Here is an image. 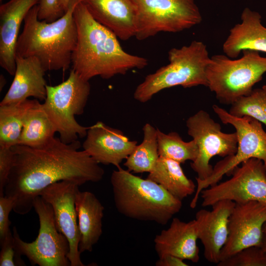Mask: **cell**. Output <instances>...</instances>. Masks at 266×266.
Masks as SVG:
<instances>
[{
    "label": "cell",
    "mask_w": 266,
    "mask_h": 266,
    "mask_svg": "<svg viewBox=\"0 0 266 266\" xmlns=\"http://www.w3.org/2000/svg\"><path fill=\"white\" fill-rule=\"evenodd\" d=\"M235 202L224 200L217 201L211 210L204 209L196 212L197 235L203 246V256L209 262L217 265L222 249L229 234V218Z\"/></svg>",
    "instance_id": "obj_15"
},
{
    "label": "cell",
    "mask_w": 266,
    "mask_h": 266,
    "mask_svg": "<svg viewBox=\"0 0 266 266\" xmlns=\"http://www.w3.org/2000/svg\"><path fill=\"white\" fill-rule=\"evenodd\" d=\"M79 186L75 182L64 180L49 185L39 194L52 207L57 228L68 240L70 266H85L78 248L80 236L75 203Z\"/></svg>",
    "instance_id": "obj_13"
},
{
    "label": "cell",
    "mask_w": 266,
    "mask_h": 266,
    "mask_svg": "<svg viewBox=\"0 0 266 266\" xmlns=\"http://www.w3.org/2000/svg\"><path fill=\"white\" fill-rule=\"evenodd\" d=\"M137 145L136 141L131 140L121 130L98 121L89 127L82 147L99 164L118 168Z\"/></svg>",
    "instance_id": "obj_16"
},
{
    "label": "cell",
    "mask_w": 266,
    "mask_h": 266,
    "mask_svg": "<svg viewBox=\"0 0 266 266\" xmlns=\"http://www.w3.org/2000/svg\"><path fill=\"white\" fill-rule=\"evenodd\" d=\"M142 130V142L136 146L124 164L128 170L134 173L150 172L154 168L160 157L157 129L150 124L146 123Z\"/></svg>",
    "instance_id": "obj_26"
},
{
    "label": "cell",
    "mask_w": 266,
    "mask_h": 266,
    "mask_svg": "<svg viewBox=\"0 0 266 266\" xmlns=\"http://www.w3.org/2000/svg\"><path fill=\"white\" fill-rule=\"evenodd\" d=\"M260 246L266 250V232H263L262 241Z\"/></svg>",
    "instance_id": "obj_36"
},
{
    "label": "cell",
    "mask_w": 266,
    "mask_h": 266,
    "mask_svg": "<svg viewBox=\"0 0 266 266\" xmlns=\"http://www.w3.org/2000/svg\"><path fill=\"white\" fill-rule=\"evenodd\" d=\"M169 63L147 75L135 89L134 99L145 103L165 89L181 86H208L206 68L211 58L205 44L194 40L189 45L172 48L168 52Z\"/></svg>",
    "instance_id": "obj_5"
},
{
    "label": "cell",
    "mask_w": 266,
    "mask_h": 266,
    "mask_svg": "<svg viewBox=\"0 0 266 266\" xmlns=\"http://www.w3.org/2000/svg\"><path fill=\"white\" fill-rule=\"evenodd\" d=\"M181 164L160 157L147 178L162 186L175 198L182 200L196 192V186L184 173Z\"/></svg>",
    "instance_id": "obj_23"
},
{
    "label": "cell",
    "mask_w": 266,
    "mask_h": 266,
    "mask_svg": "<svg viewBox=\"0 0 266 266\" xmlns=\"http://www.w3.org/2000/svg\"><path fill=\"white\" fill-rule=\"evenodd\" d=\"M156 266H188L184 260L176 256L166 254L159 257L155 263Z\"/></svg>",
    "instance_id": "obj_34"
},
{
    "label": "cell",
    "mask_w": 266,
    "mask_h": 266,
    "mask_svg": "<svg viewBox=\"0 0 266 266\" xmlns=\"http://www.w3.org/2000/svg\"><path fill=\"white\" fill-rule=\"evenodd\" d=\"M229 113L236 117L249 116L266 126V91L254 89L251 93L237 99L231 104Z\"/></svg>",
    "instance_id": "obj_28"
},
{
    "label": "cell",
    "mask_w": 266,
    "mask_h": 266,
    "mask_svg": "<svg viewBox=\"0 0 266 266\" xmlns=\"http://www.w3.org/2000/svg\"><path fill=\"white\" fill-rule=\"evenodd\" d=\"M77 3L71 0L63 16L52 22L38 19V4L32 8L17 41L16 56L35 57L46 71L67 70L77 40L73 16Z\"/></svg>",
    "instance_id": "obj_3"
},
{
    "label": "cell",
    "mask_w": 266,
    "mask_h": 266,
    "mask_svg": "<svg viewBox=\"0 0 266 266\" xmlns=\"http://www.w3.org/2000/svg\"><path fill=\"white\" fill-rule=\"evenodd\" d=\"M159 157L175 161L180 164L197 158L199 150L196 142L192 140L185 142L176 132L165 133L157 129Z\"/></svg>",
    "instance_id": "obj_27"
},
{
    "label": "cell",
    "mask_w": 266,
    "mask_h": 266,
    "mask_svg": "<svg viewBox=\"0 0 266 266\" xmlns=\"http://www.w3.org/2000/svg\"><path fill=\"white\" fill-rule=\"evenodd\" d=\"M40 0H10L0 6V65L10 75L16 70V45L22 22Z\"/></svg>",
    "instance_id": "obj_17"
},
{
    "label": "cell",
    "mask_w": 266,
    "mask_h": 266,
    "mask_svg": "<svg viewBox=\"0 0 266 266\" xmlns=\"http://www.w3.org/2000/svg\"><path fill=\"white\" fill-rule=\"evenodd\" d=\"M266 221V203H235L229 218V234L221 251L220 262L245 248L260 246Z\"/></svg>",
    "instance_id": "obj_14"
},
{
    "label": "cell",
    "mask_w": 266,
    "mask_h": 266,
    "mask_svg": "<svg viewBox=\"0 0 266 266\" xmlns=\"http://www.w3.org/2000/svg\"><path fill=\"white\" fill-rule=\"evenodd\" d=\"M70 0H58V4L61 9L65 13L68 8Z\"/></svg>",
    "instance_id": "obj_35"
},
{
    "label": "cell",
    "mask_w": 266,
    "mask_h": 266,
    "mask_svg": "<svg viewBox=\"0 0 266 266\" xmlns=\"http://www.w3.org/2000/svg\"><path fill=\"white\" fill-rule=\"evenodd\" d=\"M36 100L0 105V146L12 147L18 144L25 116Z\"/></svg>",
    "instance_id": "obj_25"
},
{
    "label": "cell",
    "mask_w": 266,
    "mask_h": 266,
    "mask_svg": "<svg viewBox=\"0 0 266 266\" xmlns=\"http://www.w3.org/2000/svg\"><path fill=\"white\" fill-rule=\"evenodd\" d=\"M110 182L115 207L126 217L165 225L182 208V200L160 184L121 167L112 171Z\"/></svg>",
    "instance_id": "obj_4"
},
{
    "label": "cell",
    "mask_w": 266,
    "mask_h": 266,
    "mask_svg": "<svg viewBox=\"0 0 266 266\" xmlns=\"http://www.w3.org/2000/svg\"><path fill=\"white\" fill-rule=\"evenodd\" d=\"M38 7L37 16L39 20L52 22L65 14L59 6L58 0H40Z\"/></svg>",
    "instance_id": "obj_32"
},
{
    "label": "cell",
    "mask_w": 266,
    "mask_h": 266,
    "mask_svg": "<svg viewBox=\"0 0 266 266\" xmlns=\"http://www.w3.org/2000/svg\"><path fill=\"white\" fill-rule=\"evenodd\" d=\"M56 132L42 103L36 100L25 116L18 145L32 147L42 146L55 136Z\"/></svg>",
    "instance_id": "obj_24"
},
{
    "label": "cell",
    "mask_w": 266,
    "mask_h": 266,
    "mask_svg": "<svg viewBox=\"0 0 266 266\" xmlns=\"http://www.w3.org/2000/svg\"><path fill=\"white\" fill-rule=\"evenodd\" d=\"M14 200L13 198L0 197V240L11 231V222L9 219L10 212L13 209Z\"/></svg>",
    "instance_id": "obj_33"
},
{
    "label": "cell",
    "mask_w": 266,
    "mask_h": 266,
    "mask_svg": "<svg viewBox=\"0 0 266 266\" xmlns=\"http://www.w3.org/2000/svg\"><path fill=\"white\" fill-rule=\"evenodd\" d=\"M2 0H0V2H1V1H2Z\"/></svg>",
    "instance_id": "obj_40"
},
{
    "label": "cell",
    "mask_w": 266,
    "mask_h": 266,
    "mask_svg": "<svg viewBox=\"0 0 266 266\" xmlns=\"http://www.w3.org/2000/svg\"><path fill=\"white\" fill-rule=\"evenodd\" d=\"M80 147L78 140L66 143L55 136L38 147H12L14 163L4 196L14 199V211L20 215L29 213L35 197L54 183L68 180L80 186L101 181L103 169Z\"/></svg>",
    "instance_id": "obj_1"
},
{
    "label": "cell",
    "mask_w": 266,
    "mask_h": 266,
    "mask_svg": "<svg viewBox=\"0 0 266 266\" xmlns=\"http://www.w3.org/2000/svg\"><path fill=\"white\" fill-rule=\"evenodd\" d=\"M91 87L73 69L66 80L56 86H46L43 107L59 133L60 139L70 143L86 137L89 127L79 124L75 118L84 112Z\"/></svg>",
    "instance_id": "obj_7"
},
{
    "label": "cell",
    "mask_w": 266,
    "mask_h": 266,
    "mask_svg": "<svg viewBox=\"0 0 266 266\" xmlns=\"http://www.w3.org/2000/svg\"><path fill=\"white\" fill-rule=\"evenodd\" d=\"M12 147L0 146V197L4 196V188L14 163Z\"/></svg>",
    "instance_id": "obj_31"
},
{
    "label": "cell",
    "mask_w": 266,
    "mask_h": 266,
    "mask_svg": "<svg viewBox=\"0 0 266 266\" xmlns=\"http://www.w3.org/2000/svg\"><path fill=\"white\" fill-rule=\"evenodd\" d=\"M6 83V81L4 76L2 74H1L0 76V91H1V90L3 89Z\"/></svg>",
    "instance_id": "obj_37"
},
{
    "label": "cell",
    "mask_w": 266,
    "mask_h": 266,
    "mask_svg": "<svg viewBox=\"0 0 266 266\" xmlns=\"http://www.w3.org/2000/svg\"><path fill=\"white\" fill-rule=\"evenodd\" d=\"M72 0L83 3L97 22L121 40L135 36L137 10L133 0Z\"/></svg>",
    "instance_id": "obj_18"
},
{
    "label": "cell",
    "mask_w": 266,
    "mask_h": 266,
    "mask_svg": "<svg viewBox=\"0 0 266 266\" xmlns=\"http://www.w3.org/2000/svg\"><path fill=\"white\" fill-rule=\"evenodd\" d=\"M0 266H25L15 248L14 237L10 231L0 241Z\"/></svg>",
    "instance_id": "obj_30"
},
{
    "label": "cell",
    "mask_w": 266,
    "mask_h": 266,
    "mask_svg": "<svg viewBox=\"0 0 266 266\" xmlns=\"http://www.w3.org/2000/svg\"><path fill=\"white\" fill-rule=\"evenodd\" d=\"M80 239L79 251L92 252L99 240L102 233V219L104 207L92 193L77 192L75 197Z\"/></svg>",
    "instance_id": "obj_22"
},
{
    "label": "cell",
    "mask_w": 266,
    "mask_h": 266,
    "mask_svg": "<svg viewBox=\"0 0 266 266\" xmlns=\"http://www.w3.org/2000/svg\"><path fill=\"white\" fill-rule=\"evenodd\" d=\"M186 126L188 134L196 142L199 150L197 158L191 163V167L197 173L196 180H203L212 173L213 167L209 163L212 158L216 155L225 158L235 153L237 134L235 132H222L220 125L203 110L189 117Z\"/></svg>",
    "instance_id": "obj_11"
},
{
    "label": "cell",
    "mask_w": 266,
    "mask_h": 266,
    "mask_svg": "<svg viewBox=\"0 0 266 266\" xmlns=\"http://www.w3.org/2000/svg\"><path fill=\"white\" fill-rule=\"evenodd\" d=\"M242 52V56L235 60L222 54L210 57L206 68L207 87L221 103L232 104L249 95L266 72V57L256 51Z\"/></svg>",
    "instance_id": "obj_6"
},
{
    "label": "cell",
    "mask_w": 266,
    "mask_h": 266,
    "mask_svg": "<svg viewBox=\"0 0 266 266\" xmlns=\"http://www.w3.org/2000/svg\"><path fill=\"white\" fill-rule=\"evenodd\" d=\"M45 70L34 57H16L14 79L0 105L21 102L30 97L44 100L46 97Z\"/></svg>",
    "instance_id": "obj_19"
},
{
    "label": "cell",
    "mask_w": 266,
    "mask_h": 266,
    "mask_svg": "<svg viewBox=\"0 0 266 266\" xmlns=\"http://www.w3.org/2000/svg\"><path fill=\"white\" fill-rule=\"evenodd\" d=\"M241 22L235 25L223 44V51L231 59L237 58L245 50L266 52V28L261 14L248 7L241 15Z\"/></svg>",
    "instance_id": "obj_21"
},
{
    "label": "cell",
    "mask_w": 266,
    "mask_h": 266,
    "mask_svg": "<svg viewBox=\"0 0 266 266\" xmlns=\"http://www.w3.org/2000/svg\"><path fill=\"white\" fill-rule=\"evenodd\" d=\"M73 16L77 40L71 65L83 79L89 81L97 76L108 79L148 65L146 58L126 52L116 34L97 22L81 2L76 5Z\"/></svg>",
    "instance_id": "obj_2"
},
{
    "label": "cell",
    "mask_w": 266,
    "mask_h": 266,
    "mask_svg": "<svg viewBox=\"0 0 266 266\" xmlns=\"http://www.w3.org/2000/svg\"><path fill=\"white\" fill-rule=\"evenodd\" d=\"M232 177L201 191L203 207L212 206L221 200L236 203L257 201L266 203V170L263 162L251 158L237 166Z\"/></svg>",
    "instance_id": "obj_12"
},
{
    "label": "cell",
    "mask_w": 266,
    "mask_h": 266,
    "mask_svg": "<svg viewBox=\"0 0 266 266\" xmlns=\"http://www.w3.org/2000/svg\"><path fill=\"white\" fill-rule=\"evenodd\" d=\"M218 266H266V250L260 246H250L220 261Z\"/></svg>",
    "instance_id": "obj_29"
},
{
    "label": "cell",
    "mask_w": 266,
    "mask_h": 266,
    "mask_svg": "<svg viewBox=\"0 0 266 266\" xmlns=\"http://www.w3.org/2000/svg\"><path fill=\"white\" fill-rule=\"evenodd\" d=\"M263 230V232H266V221L264 224Z\"/></svg>",
    "instance_id": "obj_38"
},
{
    "label": "cell",
    "mask_w": 266,
    "mask_h": 266,
    "mask_svg": "<svg viewBox=\"0 0 266 266\" xmlns=\"http://www.w3.org/2000/svg\"><path fill=\"white\" fill-rule=\"evenodd\" d=\"M198 239L195 219L185 222L174 217L168 229L156 235L155 249L159 258L169 254L198 263L200 260Z\"/></svg>",
    "instance_id": "obj_20"
},
{
    "label": "cell",
    "mask_w": 266,
    "mask_h": 266,
    "mask_svg": "<svg viewBox=\"0 0 266 266\" xmlns=\"http://www.w3.org/2000/svg\"><path fill=\"white\" fill-rule=\"evenodd\" d=\"M33 208L39 221L37 237L32 242L22 240L13 228L14 247L21 256H26L33 265L70 266L68 259L69 245L56 226L52 207L40 196L34 199Z\"/></svg>",
    "instance_id": "obj_10"
},
{
    "label": "cell",
    "mask_w": 266,
    "mask_h": 266,
    "mask_svg": "<svg viewBox=\"0 0 266 266\" xmlns=\"http://www.w3.org/2000/svg\"><path fill=\"white\" fill-rule=\"evenodd\" d=\"M212 108L223 123L230 124L235 128L237 150L233 155L217 162L210 176L205 180L197 181L195 196L190 204L192 208L197 206L202 190L217 184L224 175H231L242 162L251 158L258 159L263 162L266 170V132L262 123L249 116H233L217 105H213Z\"/></svg>",
    "instance_id": "obj_8"
},
{
    "label": "cell",
    "mask_w": 266,
    "mask_h": 266,
    "mask_svg": "<svg viewBox=\"0 0 266 266\" xmlns=\"http://www.w3.org/2000/svg\"><path fill=\"white\" fill-rule=\"evenodd\" d=\"M137 10L135 37L143 40L159 33H177L202 21L195 0H133Z\"/></svg>",
    "instance_id": "obj_9"
},
{
    "label": "cell",
    "mask_w": 266,
    "mask_h": 266,
    "mask_svg": "<svg viewBox=\"0 0 266 266\" xmlns=\"http://www.w3.org/2000/svg\"><path fill=\"white\" fill-rule=\"evenodd\" d=\"M262 88L266 91V85H264Z\"/></svg>",
    "instance_id": "obj_39"
}]
</instances>
